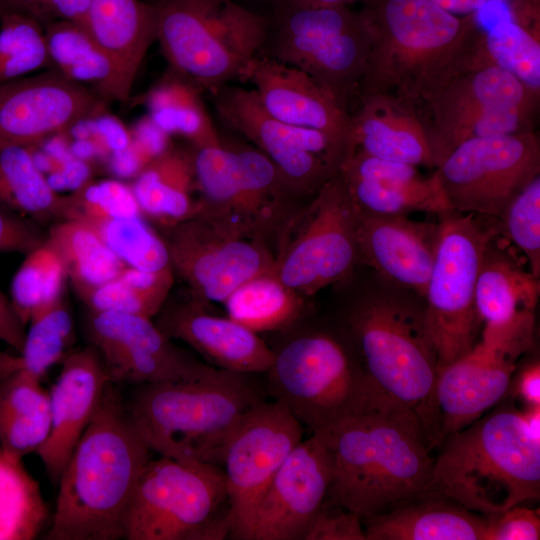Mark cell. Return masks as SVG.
I'll use <instances>...</instances> for the list:
<instances>
[{
    "instance_id": "obj_1",
    "label": "cell",
    "mask_w": 540,
    "mask_h": 540,
    "mask_svg": "<svg viewBox=\"0 0 540 540\" xmlns=\"http://www.w3.org/2000/svg\"><path fill=\"white\" fill-rule=\"evenodd\" d=\"M360 10L372 42L360 98L388 94L429 102L461 74L490 66L477 13L455 15L430 0H371Z\"/></svg>"
},
{
    "instance_id": "obj_2",
    "label": "cell",
    "mask_w": 540,
    "mask_h": 540,
    "mask_svg": "<svg viewBox=\"0 0 540 540\" xmlns=\"http://www.w3.org/2000/svg\"><path fill=\"white\" fill-rule=\"evenodd\" d=\"M149 452L111 382L62 470L45 539H124L127 512Z\"/></svg>"
},
{
    "instance_id": "obj_3",
    "label": "cell",
    "mask_w": 540,
    "mask_h": 540,
    "mask_svg": "<svg viewBox=\"0 0 540 540\" xmlns=\"http://www.w3.org/2000/svg\"><path fill=\"white\" fill-rule=\"evenodd\" d=\"M322 433L332 455V476L323 505L340 506L364 517L429 489L434 458L410 415L371 411Z\"/></svg>"
},
{
    "instance_id": "obj_4",
    "label": "cell",
    "mask_w": 540,
    "mask_h": 540,
    "mask_svg": "<svg viewBox=\"0 0 540 540\" xmlns=\"http://www.w3.org/2000/svg\"><path fill=\"white\" fill-rule=\"evenodd\" d=\"M344 328L343 338L376 390L418 422L430 449L439 446V363L424 306L389 293L366 294L350 305Z\"/></svg>"
},
{
    "instance_id": "obj_5",
    "label": "cell",
    "mask_w": 540,
    "mask_h": 540,
    "mask_svg": "<svg viewBox=\"0 0 540 540\" xmlns=\"http://www.w3.org/2000/svg\"><path fill=\"white\" fill-rule=\"evenodd\" d=\"M429 489L483 516L540 496V438L521 410L501 407L450 434Z\"/></svg>"
},
{
    "instance_id": "obj_6",
    "label": "cell",
    "mask_w": 540,
    "mask_h": 540,
    "mask_svg": "<svg viewBox=\"0 0 540 540\" xmlns=\"http://www.w3.org/2000/svg\"><path fill=\"white\" fill-rule=\"evenodd\" d=\"M251 376L215 368L198 379L138 385L126 408L150 451L219 465L233 430L264 399Z\"/></svg>"
},
{
    "instance_id": "obj_7",
    "label": "cell",
    "mask_w": 540,
    "mask_h": 540,
    "mask_svg": "<svg viewBox=\"0 0 540 540\" xmlns=\"http://www.w3.org/2000/svg\"><path fill=\"white\" fill-rule=\"evenodd\" d=\"M272 350L269 393L312 433L371 411H401L376 390L343 337L295 331Z\"/></svg>"
},
{
    "instance_id": "obj_8",
    "label": "cell",
    "mask_w": 540,
    "mask_h": 540,
    "mask_svg": "<svg viewBox=\"0 0 540 540\" xmlns=\"http://www.w3.org/2000/svg\"><path fill=\"white\" fill-rule=\"evenodd\" d=\"M157 41L170 70L213 93L240 79L269 22L232 0H157Z\"/></svg>"
},
{
    "instance_id": "obj_9",
    "label": "cell",
    "mask_w": 540,
    "mask_h": 540,
    "mask_svg": "<svg viewBox=\"0 0 540 540\" xmlns=\"http://www.w3.org/2000/svg\"><path fill=\"white\" fill-rule=\"evenodd\" d=\"M226 478L219 465L160 456L149 460L125 522L127 540H218L230 536Z\"/></svg>"
},
{
    "instance_id": "obj_10",
    "label": "cell",
    "mask_w": 540,
    "mask_h": 540,
    "mask_svg": "<svg viewBox=\"0 0 540 540\" xmlns=\"http://www.w3.org/2000/svg\"><path fill=\"white\" fill-rule=\"evenodd\" d=\"M500 228L498 218L448 211L439 214L434 264L424 313L438 356V369L476 343L479 320L475 290L484 249Z\"/></svg>"
},
{
    "instance_id": "obj_11",
    "label": "cell",
    "mask_w": 540,
    "mask_h": 540,
    "mask_svg": "<svg viewBox=\"0 0 540 540\" xmlns=\"http://www.w3.org/2000/svg\"><path fill=\"white\" fill-rule=\"evenodd\" d=\"M371 42L361 11L285 4L259 54L306 72L348 110L350 98L359 91Z\"/></svg>"
},
{
    "instance_id": "obj_12",
    "label": "cell",
    "mask_w": 540,
    "mask_h": 540,
    "mask_svg": "<svg viewBox=\"0 0 540 540\" xmlns=\"http://www.w3.org/2000/svg\"><path fill=\"white\" fill-rule=\"evenodd\" d=\"M357 218L336 170L284 229L271 272L308 299L344 281L359 262Z\"/></svg>"
},
{
    "instance_id": "obj_13",
    "label": "cell",
    "mask_w": 540,
    "mask_h": 540,
    "mask_svg": "<svg viewBox=\"0 0 540 540\" xmlns=\"http://www.w3.org/2000/svg\"><path fill=\"white\" fill-rule=\"evenodd\" d=\"M453 211L500 218L511 200L540 175L535 131L467 140L435 168Z\"/></svg>"
},
{
    "instance_id": "obj_14",
    "label": "cell",
    "mask_w": 540,
    "mask_h": 540,
    "mask_svg": "<svg viewBox=\"0 0 540 540\" xmlns=\"http://www.w3.org/2000/svg\"><path fill=\"white\" fill-rule=\"evenodd\" d=\"M164 231L173 271L187 284L190 298L203 305L224 303L239 286L270 271L275 261L265 241L201 215Z\"/></svg>"
},
{
    "instance_id": "obj_15",
    "label": "cell",
    "mask_w": 540,
    "mask_h": 540,
    "mask_svg": "<svg viewBox=\"0 0 540 540\" xmlns=\"http://www.w3.org/2000/svg\"><path fill=\"white\" fill-rule=\"evenodd\" d=\"M303 426L287 406L261 400L245 414L223 450L230 538L251 540L255 512L269 483L303 439Z\"/></svg>"
},
{
    "instance_id": "obj_16",
    "label": "cell",
    "mask_w": 540,
    "mask_h": 540,
    "mask_svg": "<svg viewBox=\"0 0 540 540\" xmlns=\"http://www.w3.org/2000/svg\"><path fill=\"white\" fill-rule=\"evenodd\" d=\"M211 95L223 122L264 154L300 198L312 197L337 170L342 151L330 137L276 119L253 89L224 85Z\"/></svg>"
},
{
    "instance_id": "obj_17",
    "label": "cell",
    "mask_w": 540,
    "mask_h": 540,
    "mask_svg": "<svg viewBox=\"0 0 540 540\" xmlns=\"http://www.w3.org/2000/svg\"><path fill=\"white\" fill-rule=\"evenodd\" d=\"M87 334L115 384L193 380L216 368L175 345L152 318L90 311Z\"/></svg>"
},
{
    "instance_id": "obj_18",
    "label": "cell",
    "mask_w": 540,
    "mask_h": 540,
    "mask_svg": "<svg viewBox=\"0 0 540 540\" xmlns=\"http://www.w3.org/2000/svg\"><path fill=\"white\" fill-rule=\"evenodd\" d=\"M104 100L55 69L0 84V148L35 147L102 111Z\"/></svg>"
},
{
    "instance_id": "obj_19",
    "label": "cell",
    "mask_w": 540,
    "mask_h": 540,
    "mask_svg": "<svg viewBox=\"0 0 540 540\" xmlns=\"http://www.w3.org/2000/svg\"><path fill=\"white\" fill-rule=\"evenodd\" d=\"M332 476V455L322 432L290 452L255 512L251 540H304L320 511Z\"/></svg>"
},
{
    "instance_id": "obj_20",
    "label": "cell",
    "mask_w": 540,
    "mask_h": 540,
    "mask_svg": "<svg viewBox=\"0 0 540 540\" xmlns=\"http://www.w3.org/2000/svg\"><path fill=\"white\" fill-rule=\"evenodd\" d=\"M539 292V278L499 228L486 244L476 282V312L479 323L484 324L482 340L530 350Z\"/></svg>"
},
{
    "instance_id": "obj_21",
    "label": "cell",
    "mask_w": 540,
    "mask_h": 540,
    "mask_svg": "<svg viewBox=\"0 0 540 540\" xmlns=\"http://www.w3.org/2000/svg\"><path fill=\"white\" fill-rule=\"evenodd\" d=\"M526 349L482 340L440 367L435 384L440 444L480 418L508 392L517 359Z\"/></svg>"
},
{
    "instance_id": "obj_22",
    "label": "cell",
    "mask_w": 540,
    "mask_h": 540,
    "mask_svg": "<svg viewBox=\"0 0 540 540\" xmlns=\"http://www.w3.org/2000/svg\"><path fill=\"white\" fill-rule=\"evenodd\" d=\"M61 365L49 391V434L36 452L54 485L112 382L99 352L91 344L71 351Z\"/></svg>"
},
{
    "instance_id": "obj_23",
    "label": "cell",
    "mask_w": 540,
    "mask_h": 540,
    "mask_svg": "<svg viewBox=\"0 0 540 540\" xmlns=\"http://www.w3.org/2000/svg\"><path fill=\"white\" fill-rule=\"evenodd\" d=\"M240 80L254 85L260 103L273 117L326 134L343 157L351 115L306 72L258 54L244 68Z\"/></svg>"
},
{
    "instance_id": "obj_24",
    "label": "cell",
    "mask_w": 540,
    "mask_h": 540,
    "mask_svg": "<svg viewBox=\"0 0 540 540\" xmlns=\"http://www.w3.org/2000/svg\"><path fill=\"white\" fill-rule=\"evenodd\" d=\"M337 171L359 214L408 216L411 212L452 211L434 172L354 152L342 157Z\"/></svg>"
},
{
    "instance_id": "obj_25",
    "label": "cell",
    "mask_w": 540,
    "mask_h": 540,
    "mask_svg": "<svg viewBox=\"0 0 540 540\" xmlns=\"http://www.w3.org/2000/svg\"><path fill=\"white\" fill-rule=\"evenodd\" d=\"M437 236L438 223L415 221L408 216L358 213L359 262L422 298L434 264Z\"/></svg>"
},
{
    "instance_id": "obj_26",
    "label": "cell",
    "mask_w": 540,
    "mask_h": 540,
    "mask_svg": "<svg viewBox=\"0 0 540 540\" xmlns=\"http://www.w3.org/2000/svg\"><path fill=\"white\" fill-rule=\"evenodd\" d=\"M207 307L191 298L163 306L156 324L169 338L183 341L216 368L251 375L266 373L274 358L272 348L258 333L229 317L210 313Z\"/></svg>"
},
{
    "instance_id": "obj_27",
    "label": "cell",
    "mask_w": 540,
    "mask_h": 540,
    "mask_svg": "<svg viewBox=\"0 0 540 540\" xmlns=\"http://www.w3.org/2000/svg\"><path fill=\"white\" fill-rule=\"evenodd\" d=\"M539 99L540 91L498 66L469 70L426 103L430 120L424 125L429 145L443 141L500 109L539 107Z\"/></svg>"
},
{
    "instance_id": "obj_28",
    "label": "cell",
    "mask_w": 540,
    "mask_h": 540,
    "mask_svg": "<svg viewBox=\"0 0 540 540\" xmlns=\"http://www.w3.org/2000/svg\"><path fill=\"white\" fill-rule=\"evenodd\" d=\"M354 152L434 168L424 122L413 104L393 95L361 99V108L350 117L343 156Z\"/></svg>"
},
{
    "instance_id": "obj_29",
    "label": "cell",
    "mask_w": 540,
    "mask_h": 540,
    "mask_svg": "<svg viewBox=\"0 0 540 540\" xmlns=\"http://www.w3.org/2000/svg\"><path fill=\"white\" fill-rule=\"evenodd\" d=\"M366 540H483L485 516L427 489L361 517Z\"/></svg>"
},
{
    "instance_id": "obj_30",
    "label": "cell",
    "mask_w": 540,
    "mask_h": 540,
    "mask_svg": "<svg viewBox=\"0 0 540 540\" xmlns=\"http://www.w3.org/2000/svg\"><path fill=\"white\" fill-rule=\"evenodd\" d=\"M111 60L122 102L130 92L140 65L157 39L155 3L142 0H90L79 24Z\"/></svg>"
},
{
    "instance_id": "obj_31",
    "label": "cell",
    "mask_w": 540,
    "mask_h": 540,
    "mask_svg": "<svg viewBox=\"0 0 540 540\" xmlns=\"http://www.w3.org/2000/svg\"><path fill=\"white\" fill-rule=\"evenodd\" d=\"M238 162L240 212L245 231L265 241L278 240L303 206L276 166L251 146L232 145Z\"/></svg>"
},
{
    "instance_id": "obj_32",
    "label": "cell",
    "mask_w": 540,
    "mask_h": 540,
    "mask_svg": "<svg viewBox=\"0 0 540 540\" xmlns=\"http://www.w3.org/2000/svg\"><path fill=\"white\" fill-rule=\"evenodd\" d=\"M130 184L142 216L163 229L198 213L191 148L171 146L148 163Z\"/></svg>"
},
{
    "instance_id": "obj_33",
    "label": "cell",
    "mask_w": 540,
    "mask_h": 540,
    "mask_svg": "<svg viewBox=\"0 0 540 540\" xmlns=\"http://www.w3.org/2000/svg\"><path fill=\"white\" fill-rule=\"evenodd\" d=\"M22 368L0 382V447L18 459L37 452L50 430L49 391Z\"/></svg>"
},
{
    "instance_id": "obj_34",
    "label": "cell",
    "mask_w": 540,
    "mask_h": 540,
    "mask_svg": "<svg viewBox=\"0 0 540 540\" xmlns=\"http://www.w3.org/2000/svg\"><path fill=\"white\" fill-rule=\"evenodd\" d=\"M44 28L53 69L72 82L92 86L104 101L122 102L117 73L111 60L82 26L59 20Z\"/></svg>"
},
{
    "instance_id": "obj_35",
    "label": "cell",
    "mask_w": 540,
    "mask_h": 540,
    "mask_svg": "<svg viewBox=\"0 0 540 540\" xmlns=\"http://www.w3.org/2000/svg\"><path fill=\"white\" fill-rule=\"evenodd\" d=\"M47 240L58 252L80 298L117 277L126 267L95 227L86 222L58 220L47 231Z\"/></svg>"
},
{
    "instance_id": "obj_36",
    "label": "cell",
    "mask_w": 540,
    "mask_h": 540,
    "mask_svg": "<svg viewBox=\"0 0 540 540\" xmlns=\"http://www.w3.org/2000/svg\"><path fill=\"white\" fill-rule=\"evenodd\" d=\"M203 92L170 72L145 96L148 117L167 135L187 139L192 147L216 145L222 139L204 105Z\"/></svg>"
},
{
    "instance_id": "obj_37",
    "label": "cell",
    "mask_w": 540,
    "mask_h": 540,
    "mask_svg": "<svg viewBox=\"0 0 540 540\" xmlns=\"http://www.w3.org/2000/svg\"><path fill=\"white\" fill-rule=\"evenodd\" d=\"M307 300L270 270L239 286L223 304L229 318L259 334L292 328L302 318Z\"/></svg>"
},
{
    "instance_id": "obj_38",
    "label": "cell",
    "mask_w": 540,
    "mask_h": 540,
    "mask_svg": "<svg viewBox=\"0 0 540 540\" xmlns=\"http://www.w3.org/2000/svg\"><path fill=\"white\" fill-rule=\"evenodd\" d=\"M59 195L37 164L31 147L0 148V206L36 222L59 218Z\"/></svg>"
},
{
    "instance_id": "obj_39",
    "label": "cell",
    "mask_w": 540,
    "mask_h": 540,
    "mask_svg": "<svg viewBox=\"0 0 540 540\" xmlns=\"http://www.w3.org/2000/svg\"><path fill=\"white\" fill-rule=\"evenodd\" d=\"M198 192V213L245 231L240 212V180L235 150L221 141L192 147ZM250 236V235H249Z\"/></svg>"
},
{
    "instance_id": "obj_40",
    "label": "cell",
    "mask_w": 540,
    "mask_h": 540,
    "mask_svg": "<svg viewBox=\"0 0 540 540\" xmlns=\"http://www.w3.org/2000/svg\"><path fill=\"white\" fill-rule=\"evenodd\" d=\"M49 509L38 482L0 447V540H32L42 531Z\"/></svg>"
},
{
    "instance_id": "obj_41",
    "label": "cell",
    "mask_w": 540,
    "mask_h": 540,
    "mask_svg": "<svg viewBox=\"0 0 540 540\" xmlns=\"http://www.w3.org/2000/svg\"><path fill=\"white\" fill-rule=\"evenodd\" d=\"M173 274L172 267L145 271L126 266L117 277L81 299L93 312H122L152 318L165 305L174 282Z\"/></svg>"
},
{
    "instance_id": "obj_42",
    "label": "cell",
    "mask_w": 540,
    "mask_h": 540,
    "mask_svg": "<svg viewBox=\"0 0 540 540\" xmlns=\"http://www.w3.org/2000/svg\"><path fill=\"white\" fill-rule=\"evenodd\" d=\"M66 280L64 264L47 239L25 255L13 276L9 298L25 326L32 317L63 300Z\"/></svg>"
},
{
    "instance_id": "obj_43",
    "label": "cell",
    "mask_w": 540,
    "mask_h": 540,
    "mask_svg": "<svg viewBox=\"0 0 540 540\" xmlns=\"http://www.w3.org/2000/svg\"><path fill=\"white\" fill-rule=\"evenodd\" d=\"M27 326L20 352L22 369L42 381L50 368L62 363L71 352L73 318L63 299L32 317Z\"/></svg>"
},
{
    "instance_id": "obj_44",
    "label": "cell",
    "mask_w": 540,
    "mask_h": 540,
    "mask_svg": "<svg viewBox=\"0 0 540 540\" xmlns=\"http://www.w3.org/2000/svg\"><path fill=\"white\" fill-rule=\"evenodd\" d=\"M47 66L44 26L22 13L5 11L0 19V84Z\"/></svg>"
},
{
    "instance_id": "obj_45",
    "label": "cell",
    "mask_w": 540,
    "mask_h": 540,
    "mask_svg": "<svg viewBox=\"0 0 540 540\" xmlns=\"http://www.w3.org/2000/svg\"><path fill=\"white\" fill-rule=\"evenodd\" d=\"M142 216L130 183L117 179L86 180L62 196L59 218L99 223Z\"/></svg>"
},
{
    "instance_id": "obj_46",
    "label": "cell",
    "mask_w": 540,
    "mask_h": 540,
    "mask_svg": "<svg viewBox=\"0 0 540 540\" xmlns=\"http://www.w3.org/2000/svg\"><path fill=\"white\" fill-rule=\"evenodd\" d=\"M91 225L126 266L145 271L172 267L163 237L150 227L143 216L116 218Z\"/></svg>"
},
{
    "instance_id": "obj_47",
    "label": "cell",
    "mask_w": 540,
    "mask_h": 540,
    "mask_svg": "<svg viewBox=\"0 0 540 540\" xmlns=\"http://www.w3.org/2000/svg\"><path fill=\"white\" fill-rule=\"evenodd\" d=\"M490 65L540 91V37L511 20H499L484 35Z\"/></svg>"
},
{
    "instance_id": "obj_48",
    "label": "cell",
    "mask_w": 540,
    "mask_h": 540,
    "mask_svg": "<svg viewBox=\"0 0 540 540\" xmlns=\"http://www.w3.org/2000/svg\"><path fill=\"white\" fill-rule=\"evenodd\" d=\"M509 242L522 253L529 270L540 277V175L525 186L499 218Z\"/></svg>"
},
{
    "instance_id": "obj_49",
    "label": "cell",
    "mask_w": 540,
    "mask_h": 540,
    "mask_svg": "<svg viewBox=\"0 0 540 540\" xmlns=\"http://www.w3.org/2000/svg\"><path fill=\"white\" fill-rule=\"evenodd\" d=\"M483 540H538L540 539L539 509L520 504L504 511L485 515Z\"/></svg>"
},
{
    "instance_id": "obj_50",
    "label": "cell",
    "mask_w": 540,
    "mask_h": 540,
    "mask_svg": "<svg viewBox=\"0 0 540 540\" xmlns=\"http://www.w3.org/2000/svg\"><path fill=\"white\" fill-rule=\"evenodd\" d=\"M304 540H366V536L358 514L322 505Z\"/></svg>"
},
{
    "instance_id": "obj_51",
    "label": "cell",
    "mask_w": 540,
    "mask_h": 540,
    "mask_svg": "<svg viewBox=\"0 0 540 540\" xmlns=\"http://www.w3.org/2000/svg\"><path fill=\"white\" fill-rule=\"evenodd\" d=\"M90 0H0L5 11L22 13L44 27L59 20L80 24Z\"/></svg>"
},
{
    "instance_id": "obj_52",
    "label": "cell",
    "mask_w": 540,
    "mask_h": 540,
    "mask_svg": "<svg viewBox=\"0 0 540 540\" xmlns=\"http://www.w3.org/2000/svg\"><path fill=\"white\" fill-rule=\"evenodd\" d=\"M46 239L38 222L0 206V253L26 255Z\"/></svg>"
},
{
    "instance_id": "obj_53",
    "label": "cell",
    "mask_w": 540,
    "mask_h": 540,
    "mask_svg": "<svg viewBox=\"0 0 540 540\" xmlns=\"http://www.w3.org/2000/svg\"><path fill=\"white\" fill-rule=\"evenodd\" d=\"M25 328L10 299L0 290V340L20 353L24 344Z\"/></svg>"
},
{
    "instance_id": "obj_54",
    "label": "cell",
    "mask_w": 540,
    "mask_h": 540,
    "mask_svg": "<svg viewBox=\"0 0 540 540\" xmlns=\"http://www.w3.org/2000/svg\"><path fill=\"white\" fill-rule=\"evenodd\" d=\"M515 394L527 406L540 405V364L534 361L519 374L515 384Z\"/></svg>"
},
{
    "instance_id": "obj_55",
    "label": "cell",
    "mask_w": 540,
    "mask_h": 540,
    "mask_svg": "<svg viewBox=\"0 0 540 540\" xmlns=\"http://www.w3.org/2000/svg\"><path fill=\"white\" fill-rule=\"evenodd\" d=\"M442 9L455 15H468L478 13L488 0H430Z\"/></svg>"
},
{
    "instance_id": "obj_56",
    "label": "cell",
    "mask_w": 540,
    "mask_h": 540,
    "mask_svg": "<svg viewBox=\"0 0 540 540\" xmlns=\"http://www.w3.org/2000/svg\"><path fill=\"white\" fill-rule=\"evenodd\" d=\"M371 0H285V4L296 7L348 6L355 2L366 3Z\"/></svg>"
},
{
    "instance_id": "obj_57",
    "label": "cell",
    "mask_w": 540,
    "mask_h": 540,
    "mask_svg": "<svg viewBox=\"0 0 540 540\" xmlns=\"http://www.w3.org/2000/svg\"><path fill=\"white\" fill-rule=\"evenodd\" d=\"M22 358L20 355H13L0 351V382L10 374L22 368Z\"/></svg>"
},
{
    "instance_id": "obj_58",
    "label": "cell",
    "mask_w": 540,
    "mask_h": 540,
    "mask_svg": "<svg viewBox=\"0 0 540 540\" xmlns=\"http://www.w3.org/2000/svg\"><path fill=\"white\" fill-rule=\"evenodd\" d=\"M522 412L531 432L540 438V405H530Z\"/></svg>"
},
{
    "instance_id": "obj_59",
    "label": "cell",
    "mask_w": 540,
    "mask_h": 540,
    "mask_svg": "<svg viewBox=\"0 0 540 540\" xmlns=\"http://www.w3.org/2000/svg\"><path fill=\"white\" fill-rule=\"evenodd\" d=\"M4 12H5V10H4V9L1 7V5H0V19H1V17H2V15H3Z\"/></svg>"
}]
</instances>
